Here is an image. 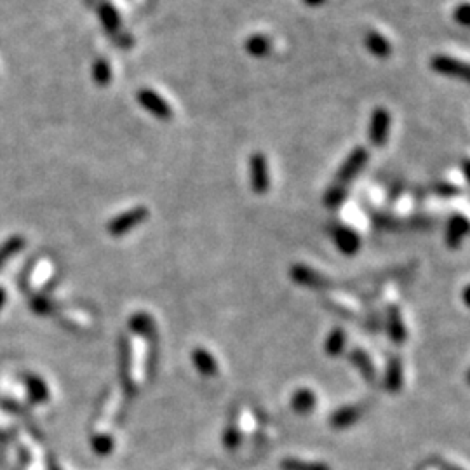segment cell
<instances>
[{
  "instance_id": "25",
  "label": "cell",
  "mask_w": 470,
  "mask_h": 470,
  "mask_svg": "<svg viewBox=\"0 0 470 470\" xmlns=\"http://www.w3.org/2000/svg\"><path fill=\"white\" fill-rule=\"evenodd\" d=\"M235 423H237V429L241 432V438H246V436H251L256 430V416L254 413L251 411L249 408H241L239 413L235 415Z\"/></svg>"
},
{
  "instance_id": "21",
  "label": "cell",
  "mask_w": 470,
  "mask_h": 470,
  "mask_svg": "<svg viewBox=\"0 0 470 470\" xmlns=\"http://www.w3.org/2000/svg\"><path fill=\"white\" fill-rule=\"evenodd\" d=\"M402 383H405V369H402V360L394 357L390 359L389 366H387L385 373V389L389 392L396 394L402 389Z\"/></svg>"
},
{
  "instance_id": "18",
  "label": "cell",
  "mask_w": 470,
  "mask_h": 470,
  "mask_svg": "<svg viewBox=\"0 0 470 470\" xmlns=\"http://www.w3.org/2000/svg\"><path fill=\"white\" fill-rule=\"evenodd\" d=\"M244 49L249 56L253 58H267L270 52H272V41L268 35H263V33H254L251 37L246 39L244 42Z\"/></svg>"
},
{
  "instance_id": "29",
  "label": "cell",
  "mask_w": 470,
  "mask_h": 470,
  "mask_svg": "<svg viewBox=\"0 0 470 470\" xmlns=\"http://www.w3.org/2000/svg\"><path fill=\"white\" fill-rule=\"evenodd\" d=\"M241 441H243V438H241V432L239 429H237V423H235V418H232L230 423L227 425V429H225L223 445L228 451H235V449L239 448Z\"/></svg>"
},
{
  "instance_id": "8",
  "label": "cell",
  "mask_w": 470,
  "mask_h": 470,
  "mask_svg": "<svg viewBox=\"0 0 470 470\" xmlns=\"http://www.w3.org/2000/svg\"><path fill=\"white\" fill-rule=\"evenodd\" d=\"M291 279L294 280L300 286L310 287V289H326L331 286V280L327 277H324L323 274L310 268L309 265L296 263L291 268Z\"/></svg>"
},
{
  "instance_id": "16",
  "label": "cell",
  "mask_w": 470,
  "mask_h": 470,
  "mask_svg": "<svg viewBox=\"0 0 470 470\" xmlns=\"http://www.w3.org/2000/svg\"><path fill=\"white\" fill-rule=\"evenodd\" d=\"M364 45H366L369 54H373L378 59H387L392 54V44H390V41L378 32H367L366 37H364Z\"/></svg>"
},
{
  "instance_id": "20",
  "label": "cell",
  "mask_w": 470,
  "mask_h": 470,
  "mask_svg": "<svg viewBox=\"0 0 470 470\" xmlns=\"http://www.w3.org/2000/svg\"><path fill=\"white\" fill-rule=\"evenodd\" d=\"M350 360L356 364V367L360 371V375L366 378L367 383H375L376 382V369H375V362L367 352H364L362 349H354L350 352Z\"/></svg>"
},
{
  "instance_id": "28",
  "label": "cell",
  "mask_w": 470,
  "mask_h": 470,
  "mask_svg": "<svg viewBox=\"0 0 470 470\" xmlns=\"http://www.w3.org/2000/svg\"><path fill=\"white\" fill-rule=\"evenodd\" d=\"M92 449L98 455H108L114 449V438L110 432H96L92 436Z\"/></svg>"
},
{
  "instance_id": "22",
  "label": "cell",
  "mask_w": 470,
  "mask_h": 470,
  "mask_svg": "<svg viewBox=\"0 0 470 470\" xmlns=\"http://www.w3.org/2000/svg\"><path fill=\"white\" fill-rule=\"evenodd\" d=\"M280 470H333L326 462H314L298 456H286L280 460Z\"/></svg>"
},
{
  "instance_id": "26",
  "label": "cell",
  "mask_w": 470,
  "mask_h": 470,
  "mask_svg": "<svg viewBox=\"0 0 470 470\" xmlns=\"http://www.w3.org/2000/svg\"><path fill=\"white\" fill-rule=\"evenodd\" d=\"M347 195H349V188L343 187V185L334 183L331 185L326 190V194H324V204H326L327 207H338L345 203Z\"/></svg>"
},
{
  "instance_id": "5",
  "label": "cell",
  "mask_w": 470,
  "mask_h": 470,
  "mask_svg": "<svg viewBox=\"0 0 470 470\" xmlns=\"http://www.w3.org/2000/svg\"><path fill=\"white\" fill-rule=\"evenodd\" d=\"M136 101L143 110H147L148 114H152L159 121L167 122L173 119V108H171V105L157 91H154V89H140L136 94Z\"/></svg>"
},
{
  "instance_id": "4",
  "label": "cell",
  "mask_w": 470,
  "mask_h": 470,
  "mask_svg": "<svg viewBox=\"0 0 470 470\" xmlns=\"http://www.w3.org/2000/svg\"><path fill=\"white\" fill-rule=\"evenodd\" d=\"M148 210L145 206H136L132 210L125 211V213L117 214L112 221H108L107 230L112 237H122V235L129 234L131 230H134L136 227H140L143 221H147L148 218Z\"/></svg>"
},
{
  "instance_id": "1",
  "label": "cell",
  "mask_w": 470,
  "mask_h": 470,
  "mask_svg": "<svg viewBox=\"0 0 470 470\" xmlns=\"http://www.w3.org/2000/svg\"><path fill=\"white\" fill-rule=\"evenodd\" d=\"M122 376L125 389L131 394L138 392L147 382L148 375V343L143 338L132 334L122 343Z\"/></svg>"
},
{
  "instance_id": "35",
  "label": "cell",
  "mask_w": 470,
  "mask_h": 470,
  "mask_svg": "<svg viewBox=\"0 0 470 470\" xmlns=\"http://www.w3.org/2000/svg\"><path fill=\"white\" fill-rule=\"evenodd\" d=\"M4 301H6V291L0 289V307L4 305Z\"/></svg>"
},
{
  "instance_id": "15",
  "label": "cell",
  "mask_w": 470,
  "mask_h": 470,
  "mask_svg": "<svg viewBox=\"0 0 470 470\" xmlns=\"http://www.w3.org/2000/svg\"><path fill=\"white\" fill-rule=\"evenodd\" d=\"M317 396L312 389H298L294 390L293 397H291V408L296 415H309L316 409Z\"/></svg>"
},
{
  "instance_id": "14",
  "label": "cell",
  "mask_w": 470,
  "mask_h": 470,
  "mask_svg": "<svg viewBox=\"0 0 470 470\" xmlns=\"http://www.w3.org/2000/svg\"><path fill=\"white\" fill-rule=\"evenodd\" d=\"M129 327H131L132 334H136L140 338H143L145 342H150V345L154 347L155 336H157V329H155L154 319H152L148 314H134V316L129 319Z\"/></svg>"
},
{
  "instance_id": "30",
  "label": "cell",
  "mask_w": 470,
  "mask_h": 470,
  "mask_svg": "<svg viewBox=\"0 0 470 470\" xmlns=\"http://www.w3.org/2000/svg\"><path fill=\"white\" fill-rule=\"evenodd\" d=\"M26 383H28L30 394H32V399L35 400V402H44V400L49 399V390L41 378H37V376H28Z\"/></svg>"
},
{
  "instance_id": "13",
  "label": "cell",
  "mask_w": 470,
  "mask_h": 470,
  "mask_svg": "<svg viewBox=\"0 0 470 470\" xmlns=\"http://www.w3.org/2000/svg\"><path fill=\"white\" fill-rule=\"evenodd\" d=\"M327 303H329V307H334L336 312L347 317H354V319L360 317L364 312L362 303L354 296H349V294H331V296H327Z\"/></svg>"
},
{
  "instance_id": "9",
  "label": "cell",
  "mask_w": 470,
  "mask_h": 470,
  "mask_svg": "<svg viewBox=\"0 0 470 470\" xmlns=\"http://www.w3.org/2000/svg\"><path fill=\"white\" fill-rule=\"evenodd\" d=\"M334 246L345 256H354L360 249V235L347 225H338L333 230Z\"/></svg>"
},
{
  "instance_id": "23",
  "label": "cell",
  "mask_w": 470,
  "mask_h": 470,
  "mask_svg": "<svg viewBox=\"0 0 470 470\" xmlns=\"http://www.w3.org/2000/svg\"><path fill=\"white\" fill-rule=\"evenodd\" d=\"M347 347V333L342 327H334L329 334H327L326 343H324V350L329 357L342 356L343 350Z\"/></svg>"
},
{
  "instance_id": "31",
  "label": "cell",
  "mask_w": 470,
  "mask_h": 470,
  "mask_svg": "<svg viewBox=\"0 0 470 470\" xmlns=\"http://www.w3.org/2000/svg\"><path fill=\"white\" fill-rule=\"evenodd\" d=\"M453 19H455L458 25L462 26H469L470 23V8L467 2H463V4L456 6V9L453 11Z\"/></svg>"
},
{
  "instance_id": "2",
  "label": "cell",
  "mask_w": 470,
  "mask_h": 470,
  "mask_svg": "<svg viewBox=\"0 0 470 470\" xmlns=\"http://www.w3.org/2000/svg\"><path fill=\"white\" fill-rule=\"evenodd\" d=\"M390 125H392L390 112L383 107H376L369 115V124H367V140L373 147H385L390 138Z\"/></svg>"
},
{
  "instance_id": "32",
  "label": "cell",
  "mask_w": 470,
  "mask_h": 470,
  "mask_svg": "<svg viewBox=\"0 0 470 470\" xmlns=\"http://www.w3.org/2000/svg\"><path fill=\"white\" fill-rule=\"evenodd\" d=\"M32 307H33V310H35V312H37V314H49L52 310L51 301L45 300V298H41V296L33 300Z\"/></svg>"
},
{
  "instance_id": "27",
  "label": "cell",
  "mask_w": 470,
  "mask_h": 470,
  "mask_svg": "<svg viewBox=\"0 0 470 470\" xmlns=\"http://www.w3.org/2000/svg\"><path fill=\"white\" fill-rule=\"evenodd\" d=\"M25 244H26V241L23 239V237H19V235L9 237V239L0 246V267H2L9 258L14 256L18 251H21L23 247H25Z\"/></svg>"
},
{
  "instance_id": "7",
  "label": "cell",
  "mask_w": 470,
  "mask_h": 470,
  "mask_svg": "<svg viewBox=\"0 0 470 470\" xmlns=\"http://www.w3.org/2000/svg\"><path fill=\"white\" fill-rule=\"evenodd\" d=\"M430 68L436 74L445 75L449 79H460V81H467L469 79V66L467 63L460 61V59L451 58L446 54H436L430 59Z\"/></svg>"
},
{
  "instance_id": "37",
  "label": "cell",
  "mask_w": 470,
  "mask_h": 470,
  "mask_svg": "<svg viewBox=\"0 0 470 470\" xmlns=\"http://www.w3.org/2000/svg\"><path fill=\"white\" fill-rule=\"evenodd\" d=\"M445 470H462V469H458V467H446L445 465Z\"/></svg>"
},
{
  "instance_id": "36",
  "label": "cell",
  "mask_w": 470,
  "mask_h": 470,
  "mask_svg": "<svg viewBox=\"0 0 470 470\" xmlns=\"http://www.w3.org/2000/svg\"><path fill=\"white\" fill-rule=\"evenodd\" d=\"M425 470H441L438 465H429Z\"/></svg>"
},
{
  "instance_id": "11",
  "label": "cell",
  "mask_w": 470,
  "mask_h": 470,
  "mask_svg": "<svg viewBox=\"0 0 470 470\" xmlns=\"http://www.w3.org/2000/svg\"><path fill=\"white\" fill-rule=\"evenodd\" d=\"M364 411H366V408H364L362 405L342 406V408L336 409V411L331 415L329 425L333 427V429H338V430L349 429V427L356 425V423L362 418Z\"/></svg>"
},
{
  "instance_id": "6",
  "label": "cell",
  "mask_w": 470,
  "mask_h": 470,
  "mask_svg": "<svg viewBox=\"0 0 470 470\" xmlns=\"http://www.w3.org/2000/svg\"><path fill=\"white\" fill-rule=\"evenodd\" d=\"M249 183L256 195H265L270 190V170L263 152H254L249 157Z\"/></svg>"
},
{
  "instance_id": "24",
  "label": "cell",
  "mask_w": 470,
  "mask_h": 470,
  "mask_svg": "<svg viewBox=\"0 0 470 470\" xmlns=\"http://www.w3.org/2000/svg\"><path fill=\"white\" fill-rule=\"evenodd\" d=\"M91 75L92 81H94L99 88H105V85L110 84L112 77H114V74H112V65L105 58L96 59V61L92 63Z\"/></svg>"
},
{
  "instance_id": "12",
  "label": "cell",
  "mask_w": 470,
  "mask_h": 470,
  "mask_svg": "<svg viewBox=\"0 0 470 470\" xmlns=\"http://www.w3.org/2000/svg\"><path fill=\"white\" fill-rule=\"evenodd\" d=\"M469 234V220L463 214H453L446 228V244L449 249H458Z\"/></svg>"
},
{
  "instance_id": "10",
  "label": "cell",
  "mask_w": 470,
  "mask_h": 470,
  "mask_svg": "<svg viewBox=\"0 0 470 470\" xmlns=\"http://www.w3.org/2000/svg\"><path fill=\"white\" fill-rule=\"evenodd\" d=\"M387 329H389L390 338H392L394 343L400 345V343L406 342L408 331H406L402 314H400L396 301H387Z\"/></svg>"
},
{
  "instance_id": "33",
  "label": "cell",
  "mask_w": 470,
  "mask_h": 470,
  "mask_svg": "<svg viewBox=\"0 0 470 470\" xmlns=\"http://www.w3.org/2000/svg\"><path fill=\"white\" fill-rule=\"evenodd\" d=\"M436 190L439 192V194H442V195H451V194H458V188H455V187H451V185H448V183H445V185H439Z\"/></svg>"
},
{
  "instance_id": "34",
  "label": "cell",
  "mask_w": 470,
  "mask_h": 470,
  "mask_svg": "<svg viewBox=\"0 0 470 470\" xmlns=\"http://www.w3.org/2000/svg\"><path fill=\"white\" fill-rule=\"evenodd\" d=\"M301 2L309 8H320L323 4H326V0H301Z\"/></svg>"
},
{
  "instance_id": "19",
  "label": "cell",
  "mask_w": 470,
  "mask_h": 470,
  "mask_svg": "<svg viewBox=\"0 0 470 470\" xmlns=\"http://www.w3.org/2000/svg\"><path fill=\"white\" fill-rule=\"evenodd\" d=\"M98 16H99V23H101V26L105 28V32L110 33V35L119 33V30H121V25H122V19L117 9H115L110 2H103V4L99 6Z\"/></svg>"
},
{
  "instance_id": "3",
  "label": "cell",
  "mask_w": 470,
  "mask_h": 470,
  "mask_svg": "<svg viewBox=\"0 0 470 470\" xmlns=\"http://www.w3.org/2000/svg\"><path fill=\"white\" fill-rule=\"evenodd\" d=\"M367 161H369V152H367V148H364V147L354 148V150L347 155L345 161L342 162V165H340L338 173H336V181H334V183L343 185V187H349L350 181L362 173Z\"/></svg>"
},
{
  "instance_id": "17",
  "label": "cell",
  "mask_w": 470,
  "mask_h": 470,
  "mask_svg": "<svg viewBox=\"0 0 470 470\" xmlns=\"http://www.w3.org/2000/svg\"><path fill=\"white\" fill-rule=\"evenodd\" d=\"M192 360H194L197 371L204 376H216L218 375V362L213 354L204 347H197L192 350Z\"/></svg>"
}]
</instances>
